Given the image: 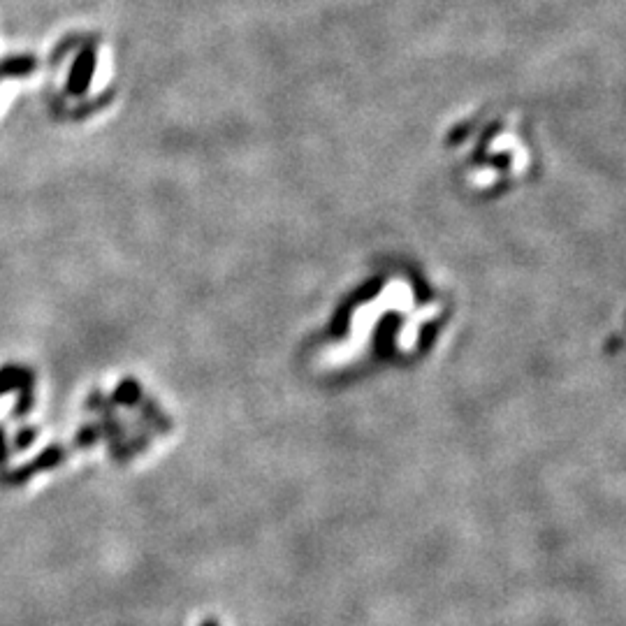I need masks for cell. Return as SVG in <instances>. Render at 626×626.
Listing matches in <instances>:
<instances>
[{
    "instance_id": "cell-12",
    "label": "cell",
    "mask_w": 626,
    "mask_h": 626,
    "mask_svg": "<svg viewBox=\"0 0 626 626\" xmlns=\"http://www.w3.org/2000/svg\"><path fill=\"white\" fill-rule=\"evenodd\" d=\"M10 443H7V432L5 425H0V467H5L7 457H10Z\"/></svg>"
},
{
    "instance_id": "cell-11",
    "label": "cell",
    "mask_w": 626,
    "mask_h": 626,
    "mask_svg": "<svg viewBox=\"0 0 626 626\" xmlns=\"http://www.w3.org/2000/svg\"><path fill=\"white\" fill-rule=\"evenodd\" d=\"M35 439H38V429L31 427V425L21 427L19 432L14 434V439H12L14 450H17V453H24V450H28V448L33 446Z\"/></svg>"
},
{
    "instance_id": "cell-9",
    "label": "cell",
    "mask_w": 626,
    "mask_h": 626,
    "mask_svg": "<svg viewBox=\"0 0 626 626\" xmlns=\"http://www.w3.org/2000/svg\"><path fill=\"white\" fill-rule=\"evenodd\" d=\"M140 404H142V416L147 418L151 425L160 429V432H170V420L163 416V411H160L158 406L151 402V399L144 397V399H140Z\"/></svg>"
},
{
    "instance_id": "cell-13",
    "label": "cell",
    "mask_w": 626,
    "mask_h": 626,
    "mask_svg": "<svg viewBox=\"0 0 626 626\" xmlns=\"http://www.w3.org/2000/svg\"><path fill=\"white\" fill-rule=\"evenodd\" d=\"M202 626H218V622H214V620H207V622L202 624Z\"/></svg>"
},
{
    "instance_id": "cell-7",
    "label": "cell",
    "mask_w": 626,
    "mask_h": 626,
    "mask_svg": "<svg viewBox=\"0 0 626 626\" xmlns=\"http://www.w3.org/2000/svg\"><path fill=\"white\" fill-rule=\"evenodd\" d=\"M24 376V365H3L0 367V397L14 395Z\"/></svg>"
},
{
    "instance_id": "cell-1",
    "label": "cell",
    "mask_w": 626,
    "mask_h": 626,
    "mask_svg": "<svg viewBox=\"0 0 626 626\" xmlns=\"http://www.w3.org/2000/svg\"><path fill=\"white\" fill-rule=\"evenodd\" d=\"M536 149L527 116L501 105L457 116L443 135V151L457 177L490 193L508 191L531 177L538 160Z\"/></svg>"
},
{
    "instance_id": "cell-3",
    "label": "cell",
    "mask_w": 626,
    "mask_h": 626,
    "mask_svg": "<svg viewBox=\"0 0 626 626\" xmlns=\"http://www.w3.org/2000/svg\"><path fill=\"white\" fill-rule=\"evenodd\" d=\"M98 70V40L84 42L72 61L68 82H65V93L72 98H84L93 84V75Z\"/></svg>"
},
{
    "instance_id": "cell-4",
    "label": "cell",
    "mask_w": 626,
    "mask_h": 626,
    "mask_svg": "<svg viewBox=\"0 0 626 626\" xmlns=\"http://www.w3.org/2000/svg\"><path fill=\"white\" fill-rule=\"evenodd\" d=\"M14 395H17V404H14L12 416L26 418L35 404V371L31 367H24V376H21V383Z\"/></svg>"
},
{
    "instance_id": "cell-10",
    "label": "cell",
    "mask_w": 626,
    "mask_h": 626,
    "mask_svg": "<svg viewBox=\"0 0 626 626\" xmlns=\"http://www.w3.org/2000/svg\"><path fill=\"white\" fill-rule=\"evenodd\" d=\"M353 304H355V302H346L344 307H341V309L337 311V318H334V323H332V337H334V339L344 337L348 327H351V311H353Z\"/></svg>"
},
{
    "instance_id": "cell-5",
    "label": "cell",
    "mask_w": 626,
    "mask_h": 626,
    "mask_svg": "<svg viewBox=\"0 0 626 626\" xmlns=\"http://www.w3.org/2000/svg\"><path fill=\"white\" fill-rule=\"evenodd\" d=\"M38 68V58L21 54V56H7L0 61V77L7 79H24Z\"/></svg>"
},
{
    "instance_id": "cell-2",
    "label": "cell",
    "mask_w": 626,
    "mask_h": 626,
    "mask_svg": "<svg viewBox=\"0 0 626 626\" xmlns=\"http://www.w3.org/2000/svg\"><path fill=\"white\" fill-rule=\"evenodd\" d=\"M70 450L61 446V443H52V446H47L42 453L35 457V460L21 464V467L12 469V471H3L0 473V485L3 487H19V485H26L28 480H31L33 476H38V473H45V471H52V469H58L61 464L68 460Z\"/></svg>"
},
{
    "instance_id": "cell-6",
    "label": "cell",
    "mask_w": 626,
    "mask_h": 626,
    "mask_svg": "<svg viewBox=\"0 0 626 626\" xmlns=\"http://www.w3.org/2000/svg\"><path fill=\"white\" fill-rule=\"evenodd\" d=\"M142 399V388L135 378H123V381L116 385L114 395H112V404L119 406H135L140 404Z\"/></svg>"
},
{
    "instance_id": "cell-8",
    "label": "cell",
    "mask_w": 626,
    "mask_h": 626,
    "mask_svg": "<svg viewBox=\"0 0 626 626\" xmlns=\"http://www.w3.org/2000/svg\"><path fill=\"white\" fill-rule=\"evenodd\" d=\"M100 436H103V432H100L98 422H89V425H82V427L77 429L75 446L79 450H89V448H93L100 441Z\"/></svg>"
}]
</instances>
